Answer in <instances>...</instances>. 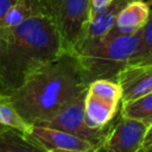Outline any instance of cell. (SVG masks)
<instances>
[{"label": "cell", "mask_w": 152, "mask_h": 152, "mask_svg": "<svg viewBox=\"0 0 152 152\" xmlns=\"http://www.w3.org/2000/svg\"><path fill=\"white\" fill-rule=\"evenodd\" d=\"M63 55L51 14H39L15 26H0V91L11 94L40 66Z\"/></svg>", "instance_id": "1"}, {"label": "cell", "mask_w": 152, "mask_h": 152, "mask_svg": "<svg viewBox=\"0 0 152 152\" xmlns=\"http://www.w3.org/2000/svg\"><path fill=\"white\" fill-rule=\"evenodd\" d=\"M86 89L75 57L63 53L32 72L10 97L26 122L39 125Z\"/></svg>", "instance_id": "2"}, {"label": "cell", "mask_w": 152, "mask_h": 152, "mask_svg": "<svg viewBox=\"0 0 152 152\" xmlns=\"http://www.w3.org/2000/svg\"><path fill=\"white\" fill-rule=\"evenodd\" d=\"M140 43V31L131 36L107 33L83 42L72 52L83 82L88 86L99 78L115 80L129 63Z\"/></svg>", "instance_id": "3"}, {"label": "cell", "mask_w": 152, "mask_h": 152, "mask_svg": "<svg viewBox=\"0 0 152 152\" xmlns=\"http://www.w3.org/2000/svg\"><path fill=\"white\" fill-rule=\"evenodd\" d=\"M53 19L63 53L71 55L90 20V0H62Z\"/></svg>", "instance_id": "4"}, {"label": "cell", "mask_w": 152, "mask_h": 152, "mask_svg": "<svg viewBox=\"0 0 152 152\" xmlns=\"http://www.w3.org/2000/svg\"><path fill=\"white\" fill-rule=\"evenodd\" d=\"M86 90L81 95H78L76 99H74L72 101L66 103L63 108H61L52 118H50L49 120H46L39 125L61 129V131H64L72 135H76L81 139L89 141L97 148L108 126L103 129H95V128H91L87 124L86 115H84Z\"/></svg>", "instance_id": "5"}, {"label": "cell", "mask_w": 152, "mask_h": 152, "mask_svg": "<svg viewBox=\"0 0 152 152\" xmlns=\"http://www.w3.org/2000/svg\"><path fill=\"white\" fill-rule=\"evenodd\" d=\"M148 126L141 121L119 115L107 127L95 152H140Z\"/></svg>", "instance_id": "6"}, {"label": "cell", "mask_w": 152, "mask_h": 152, "mask_svg": "<svg viewBox=\"0 0 152 152\" xmlns=\"http://www.w3.org/2000/svg\"><path fill=\"white\" fill-rule=\"evenodd\" d=\"M28 137L48 152H95L96 146L61 129L32 125Z\"/></svg>", "instance_id": "7"}, {"label": "cell", "mask_w": 152, "mask_h": 152, "mask_svg": "<svg viewBox=\"0 0 152 152\" xmlns=\"http://www.w3.org/2000/svg\"><path fill=\"white\" fill-rule=\"evenodd\" d=\"M122 90L121 102L135 100L152 91V63L127 64L116 76Z\"/></svg>", "instance_id": "8"}, {"label": "cell", "mask_w": 152, "mask_h": 152, "mask_svg": "<svg viewBox=\"0 0 152 152\" xmlns=\"http://www.w3.org/2000/svg\"><path fill=\"white\" fill-rule=\"evenodd\" d=\"M121 101L96 94L89 89L84 96V115L87 124L95 129L106 128L114 119Z\"/></svg>", "instance_id": "9"}, {"label": "cell", "mask_w": 152, "mask_h": 152, "mask_svg": "<svg viewBox=\"0 0 152 152\" xmlns=\"http://www.w3.org/2000/svg\"><path fill=\"white\" fill-rule=\"evenodd\" d=\"M151 12V6L144 0H131L119 12L114 26L109 31L116 36H131L139 32Z\"/></svg>", "instance_id": "10"}, {"label": "cell", "mask_w": 152, "mask_h": 152, "mask_svg": "<svg viewBox=\"0 0 152 152\" xmlns=\"http://www.w3.org/2000/svg\"><path fill=\"white\" fill-rule=\"evenodd\" d=\"M129 1L131 0H113V2L106 10H103L102 12L93 15L90 18L84 32H83V36H82L81 40L78 42L77 46L80 44H82L83 42L96 39V38H100V37H103L104 34H107L112 30V27L114 26V23H115V19H116L119 12Z\"/></svg>", "instance_id": "11"}, {"label": "cell", "mask_w": 152, "mask_h": 152, "mask_svg": "<svg viewBox=\"0 0 152 152\" xmlns=\"http://www.w3.org/2000/svg\"><path fill=\"white\" fill-rule=\"evenodd\" d=\"M49 13L46 6L39 0H19L0 20V26H15L27 19ZM50 14V13H49Z\"/></svg>", "instance_id": "12"}, {"label": "cell", "mask_w": 152, "mask_h": 152, "mask_svg": "<svg viewBox=\"0 0 152 152\" xmlns=\"http://www.w3.org/2000/svg\"><path fill=\"white\" fill-rule=\"evenodd\" d=\"M0 152H48L28 135L12 128L0 129Z\"/></svg>", "instance_id": "13"}, {"label": "cell", "mask_w": 152, "mask_h": 152, "mask_svg": "<svg viewBox=\"0 0 152 152\" xmlns=\"http://www.w3.org/2000/svg\"><path fill=\"white\" fill-rule=\"evenodd\" d=\"M0 126L28 135L32 125L26 122L17 110L8 94L0 91Z\"/></svg>", "instance_id": "14"}, {"label": "cell", "mask_w": 152, "mask_h": 152, "mask_svg": "<svg viewBox=\"0 0 152 152\" xmlns=\"http://www.w3.org/2000/svg\"><path fill=\"white\" fill-rule=\"evenodd\" d=\"M120 115L141 121L147 126L152 125V91L135 100L121 102Z\"/></svg>", "instance_id": "15"}, {"label": "cell", "mask_w": 152, "mask_h": 152, "mask_svg": "<svg viewBox=\"0 0 152 152\" xmlns=\"http://www.w3.org/2000/svg\"><path fill=\"white\" fill-rule=\"evenodd\" d=\"M150 52H152V10L150 12V15L147 18V21L140 30V43L139 48L133 56V58L129 61L128 64L138 63L140 59H142L145 56H147Z\"/></svg>", "instance_id": "16"}, {"label": "cell", "mask_w": 152, "mask_h": 152, "mask_svg": "<svg viewBox=\"0 0 152 152\" xmlns=\"http://www.w3.org/2000/svg\"><path fill=\"white\" fill-rule=\"evenodd\" d=\"M113 0H90V18L106 10Z\"/></svg>", "instance_id": "17"}, {"label": "cell", "mask_w": 152, "mask_h": 152, "mask_svg": "<svg viewBox=\"0 0 152 152\" xmlns=\"http://www.w3.org/2000/svg\"><path fill=\"white\" fill-rule=\"evenodd\" d=\"M19 0H0V20L10 11V8Z\"/></svg>", "instance_id": "18"}, {"label": "cell", "mask_w": 152, "mask_h": 152, "mask_svg": "<svg viewBox=\"0 0 152 152\" xmlns=\"http://www.w3.org/2000/svg\"><path fill=\"white\" fill-rule=\"evenodd\" d=\"M152 145V125L148 126L147 131H146V134H145V138H144V142H142V147H141V151H145L148 146Z\"/></svg>", "instance_id": "19"}, {"label": "cell", "mask_w": 152, "mask_h": 152, "mask_svg": "<svg viewBox=\"0 0 152 152\" xmlns=\"http://www.w3.org/2000/svg\"><path fill=\"white\" fill-rule=\"evenodd\" d=\"M62 0H48V8H49V12L52 17H55L56 12H57V8L59 6Z\"/></svg>", "instance_id": "20"}, {"label": "cell", "mask_w": 152, "mask_h": 152, "mask_svg": "<svg viewBox=\"0 0 152 152\" xmlns=\"http://www.w3.org/2000/svg\"><path fill=\"white\" fill-rule=\"evenodd\" d=\"M142 63H152V52H150L147 56H145L142 59H140L138 63H134V64H142Z\"/></svg>", "instance_id": "21"}, {"label": "cell", "mask_w": 152, "mask_h": 152, "mask_svg": "<svg viewBox=\"0 0 152 152\" xmlns=\"http://www.w3.org/2000/svg\"><path fill=\"white\" fill-rule=\"evenodd\" d=\"M142 152H152V145H151V146H148V147H147L145 151H142Z\"/></svg>", "instance_id": "22"}, {"label": "cell", "mask_w": 152, "mask_h": 152, "mask_svg": "<svg viewBox=\"0 0 152 152\" xmlns=\"http://www.w3.org/2000/svg\"><path fill=\"white\" fill-rule=\"evenodd\" d=\"M39 1H42V2L46 6V8H48V0H39ZM48 11H49V8H48ZM49 13H50V12H49Z\"/></svg>", "instance_id": "23"}, {"label": "cell", "mask_w": 152, "mask_h": 152, "mask_svg": "<svg viewBox=\"0 0 152 152\" xmlns=\"http://www.w3.org/2000/svg\"><path fill=\"white\" fill-rule=\"evenodd\" d=\"M146 2H147V5H148V6H152V0H147Z\"/></svg>", "instance_id": "24"}, {"label": "cell", "mask_w": 152, "mask_h": 152, "mask_svg": "<svg viewBox=\"0 0 152 152\" xmlns=\"http://www.w3.org/2000/svg\"><path fill=\"white\" fill-rule=\"evenodd\" d=\"M2 128H6V127H2V126H0V129H2Z\"/></svg>", "instance_id": "25"}]
</instances>
